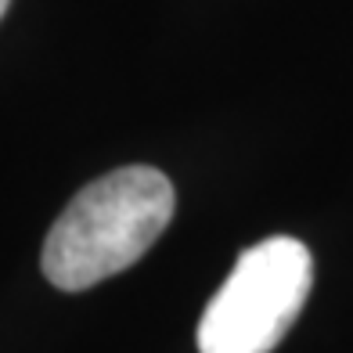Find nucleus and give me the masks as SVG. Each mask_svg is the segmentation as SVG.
<instances>
[{"instance_id": "nucleus-1", "label": "nucleus", "mask_w": 353, "mask_h": 353, "mask_svg": "<svg viewBox=\"0 0 353 353\" xmlns=\"http://www.w3.org/2000/svg\"><path fill=\"white\" fill-rule=\"evenodd\" d=\"M173 184L152 166H123L98 176L65 205L43 242V278L61 292H87L123 274L173 220Z\"/></svg>"}, {"instance_id": "nucleus-2", "label": "nucleus", "mask_w": 353, "mask_h": 353, "mask_svg": "<svg viewBox=\"0 0 353 353\" xmlns=\"http://www.w3.org/2000/svg\"><path fill=\"white\" fill-rule=\"evenodd\" d=\"M310 285L314 260L299 238L278 234L245 249L199 321V350L270 353L296 325Z\"/></svg>"}, {"instance_id": "nucleus-3", "label": "nucleus", "mask_w": 353, "mask_h": 353, "mask_svg": "<svg viewBox=\"0 0 353 353\" xmlns=\"http://www.w3.org/2000/svg\"><path fill=\"white\" fill-rule=\"evenodd\" d=\"M8 4H11V0H0V19H4V11H8Z\"/></svg>"}]
</instances>
